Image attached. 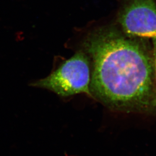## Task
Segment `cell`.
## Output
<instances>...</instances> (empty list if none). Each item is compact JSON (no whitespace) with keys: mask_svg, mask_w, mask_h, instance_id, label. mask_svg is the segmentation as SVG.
<instances>
[{"mask_svg":"<svg viewBox=\"0 0 156 156\" xmlns=\"http://www.w3.org/2000/svg\"><path fill=\"white\" fill-rule=\"evenodd\" d=\"M153 41L154 56V70L156 80V38L153 39Z\"/></svg>","mask_w":156,"mask_h":156,"instance_id":"obj_4","label":"cell"},{"mask_svg":"<svg viewBox=\"0 0 156 156\" xmlns=\"http://www.w3.org/2000/svg\"><path fill=\"white\" fill-rule=\"evenodd\" d=\"M85 45L93 61L92 97L114 109L149 104L153 92V66L138 43L106 29L89 35Z\"/></svg>","mask_w":156,"mask_h":156,"instance_id":"obj_1","label":"cell"},{"mask_svg":"<svg viewBox=\"0 0 156 156\" xmlns=\"http://www.w3.org/2000/svg\"><path fill=\"white\" fill-rule=\"evenodd\" d=\"M90 81L89 61L87 56L80 52L65 61L48 76L31 85L50 90L63 97L81 93L92 97Z\"/></svg>","mask_w":156,"mask_h":156,"instance_id":"obj_2","label":"cell"},{"mask_svg":"<svg viewBox=\"0 0 156 156\" xmlns=\"http://www.w3.org/2000/svg\"><path fill=\"white\" fill-rule=\"evenodd\" d=\"M154 104L156 105V100L155 101V102H154Z\"/></svg>","mask_w":156,"mask_h":156,"instance_id":"obj_5","label":"cell"},{"mask_svg":"<svg viewBox=\"0 0 156 156\" xmlns=\"http://www.w3.org/2000/svg\"><path fill=\"white\" fill-rule=\"evenodd\" d=\"M119 21L128 35L156 38V6L153 0H130Z\"/></svg>","mask_w":156,"mask_h":156,"instance_id":"obj_3","label":"cell"}]
</instances>
